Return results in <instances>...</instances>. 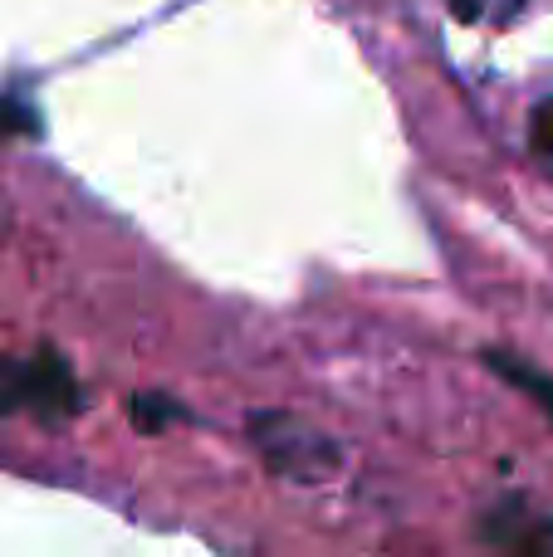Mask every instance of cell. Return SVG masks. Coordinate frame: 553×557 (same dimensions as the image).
<instances>
[{
	"label": "cell",
	"mask_w": 553,
	"mask_h": 557,
	"mask_svg": "<svg viewBox=\"0 0 553 557\" xmlns=\"http://www.w3.org/2000/svg\"><path fill=\"white\" fill-rule=\"evenodd\" d=\"M486 367L495 376H505L509 386H519V392H529L539 406L553 416V376L544 372H534V367H525V357H515V352H500V347H486Z\"/></svg>",
	"instance_id": "cell-4"
},
{
	"label": "cell",
	"mask_w": 553,
	"mask_h": 557,
	"mask_svg": "<svg viewBox=\"0 0 553 557\" xmlns=\"http://www.w3.org/2000/svg\"><path fill=\"white\" fill-rule=\"evenodd\" d=\"M451 15L466 20V25H470V20L486 15V0H451Z\"/></svg>",
	"instance_id": "cell-7"
},
{
	"label": "cell",
	"mask_w": 553,
	"mask_h": 557,
	"mask_svg": "<svg viewBox=\"0 0 553 557\" xmlns=\"http://www.w3.org/2000/svg\"><path fill=\"white\" fill-rule=\"evenodd\" d=\"M519 5H525V0H509V10H519Z\"/></svg>",
	"instance_id": "cell-8"
},
{
	"label": "cell",
	"mask_w": 553,
	"mask_h": 557,
	"mask_svg": "<svg viewBox=\"0 0 553 557\" xmlns=\"http://www.w3.org/2000/svg\"><path fill=\"white\" fill-rule=\"evenodd\" d=\"M182 406H176L172 401V396H133V425H137V431H143V435H152V431H167V425H172V421H182Z\"/></svg>",
	"instance_id": "cell-5"
},
{
	"label": "cell",
	"mask_w": 553,
	"mask_h": 557,
	"mask_svg": "<svg viewBox=\"0 0 553 557\" xmlns=\"http://www.w3.org/2000/svg\"><path fill=\"white\" fill-rule=\"evenodd\" d=\"M480 539L495 543V548H515V553H553V519L529 513L519 499H509L486 513Z\"/></svg>",
	"instance_id": "cell-3"
},
{
	"label": "cell",
	"mask_w": 553,
	"mask_h": 557,
	"mask_svg": "<svg viewBox=\"0 0 553 557\" xmlns=\"http://www.w3.org/2000/svg\"><path fill=\"white\" fill-rule=\"evenodd\" d=\"M84 406L74 372L59 352L0 357V416H39V421H69Z\"/></svg>",
	"instance_id": "cell-1"
},
{
	"label": "cell",
	"mask_w": 553,
	"mask_h": 557,
	"mask_svg": "<svg viewBox=\"0 0 553 557\" xmlns=\"http://www.w3.org/2000/svg\"><path fill=\"white\" fill-rule=\"evenodd\" d=\"M250 435H255V450L265 455L274 474L294 484H319L339 470V445L329 441L323 431H314L309 421L299 416H284V411H260L250 416Z\"/></svg>",
	"instance_id": "cell-2"
},
{
	"label": "cell",
	"mask_w": 553,
	"mask_h": 557,
	"mask_svg": "<svg viewBox=\"0 0 553 557\" xmlns=\"http://www.w3.org/2000/svg\"><path fill=\"white\" fill-rule=\"evenodd\" d=\"M529 143H534V152L553 157V98L529 113Z\"/></svg>",
	"instance_id": "cell-6"
}]
</instances>
